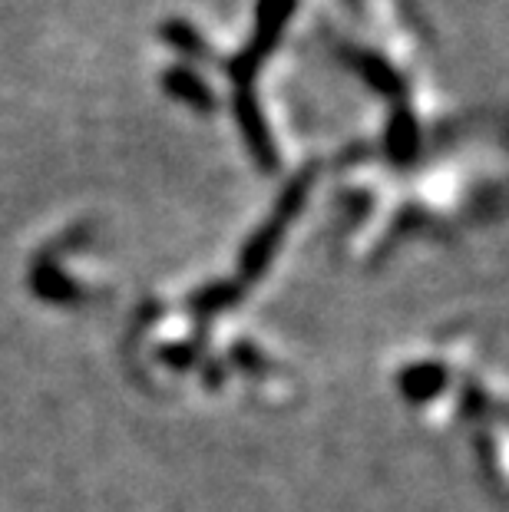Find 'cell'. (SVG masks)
Masks as SVG:
<instances>
[{
	"label": "cell",
	"instance_id": "8992f818",
	"mask_svg": "<svg viewBox=\"0 0 509 512\" xmlns=\"http://www.w3.org/2000/svg\"><path fill=\"white\" fill-rule=\"evenodd\" d=\"M384 146H387V156H391L394 166H410L420 152V126H417V116L414 110L400 100L394 103L391 119H387V133H384Z\"/></svg>",
	"mask_w": 509,
	"mask_h": 512
},
{
	"label": "cell",
	"instance_id": "52a82bcc",
	"mask_svg": "<svg viewBox=\"0 0 509 512\" xmlns=\"http://www.w3.org/2000/svg\"><path fill=\"white\" fill-rule=\"evenodd\" d=\"M159 37L169 43L172 50L179 53V57L192 60V67H199V63H222L219 53L212 50V43L205 40V34L199 27H192L186 17H169L159 24Z\"/></svg>",
	"mask_w": 509,
	"mask_h": 512
},
{
	"label": "cell",
	"instance_id": "7a4b0ae2",
	"mask_svg": "<svg viewBox=\"0 0 509 512\" xmlns=\"http://www.w3.org/2000/svg\"><path fill=\"white\" fill-rule=\"evenodd\" d=\"M295 10H298V0H258L252 37H248V43L235 53V57L222 60L225 76L232 80L235 90L238 86L255 83V76L262 73L265 60L278 50V43L285 37V27Z\"/></svg>",
	"mask_w": 509,
	"mask_h": 512
},
{
	"label": "cell",
	"instance_id": "6da1fadb",
	"mask_svg": "<svg viewBox=\"0 0 509 512\" xmlns=\"http://www.w3.org/2000/svg\"><path fill=\"white\" fill-rule=\"evenodd\" d=\"M314 176H318V166H305V169H301L298 176L291 179L285 189H281L272 215H268V219L262 222V228H258V232L245 242L242 258H238V271H242L245 281L258 278L268 268V261H272V255L278 252L281 238H285V228L298 219L301 209H305L308 192H311V185H314Z\"/></svg>",
	"mask_w": 509,
	"mask_h": 512
},
{
	"label": "cell",
	"instance_id": "ba28073f",
	"mask_svg": "<svg viewBox=\"0 0 509 512\" xmlns=\"http://www.w3.org/2000/svg\"><path fill=\"white\" fill-rule=\"evenodd\" d=\"M443 380H447V374H443L440 367H430V364H420L414 370H407L404 377H400V387H404V394L410 400H427L433 394H440Z\"/></svg>",
	"mask_w": 509,
	"mask_h": 512
},
{
	"label": "cell",
	"instance_id": "5b68a950",
	"mask_svg": "<svg viewBox=\"0 0 509 512\" xmlns=\"http://www.w3.org/2000/svg\"><path fill=\"white\" fill-rule=\"evenodd\" d=\"M348 63H354V70L361 73V80L371 86V90H377V93L387 96V100H394V103L407 100L404 76H400L394 70V63L384 60L381 53H374V50H351Z\"/></svg>",
	"mask_w": 509,
	"mask_h": 512
},
{
	"label": "cell",
	"instance_id": "9c48e42d",
	"mask_svg": "<svg viewBox=\"0 0 509 512\" xmlns=\"http://www.w3.org/2000/svg\"><path fill=\"white\" fill-rule=\"evenodd\" d=\"M235 294H238V285H212L202 294H196V304L205 311H215V308H222V304H229Z\"/></svg>",
	"mask_w": 509,
	"mask_h": 512
},
{
	"label": "cell",
	"instance_id": "277c9868",
	"mask_svg": "<svg viewBox=\"0 0 509 512\" xmlns=\"http://www.w3.org/2000/svg\"><path fill=\"white\" fill-rule=\"evenodd\" d=\"M159 86L162 93H169L172 100L189 106L192 113L212 116L219 113V93L212 90V83L196 67H186V63H176V67H166L159 73Z\"/></svg>",
	"mask_w": 509,
	"mask_h": 512
},
{
	"label": "cell",
	"instance_id": "3957f363",
	"mask_svg": "<svg viewBox=\"0 0 509 512\" xmlns=\"http://www.w3.org/2000/svg\"><path fill=\"white\" fill-rule=\"evenodd\" d=\"M232 113H235L238 133H242L248 152H252L255 166L262 172H278L281 156H278L272 126H268L262 103H258V96H255V86H238L232 93Z\"/></svg>",
	"mask_w": 509,
	"mask_h": 512
}]
</instances>
